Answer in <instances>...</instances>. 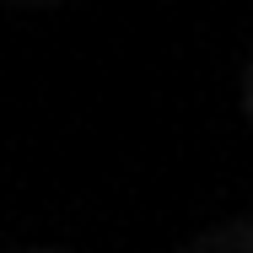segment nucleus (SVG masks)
Here are the masks:
<instances>
[{
  "label": "nucleus",
  "mask_w": 253,
  "mask_h": 253,
  "mask_svg": "<svg viewBox=\"0 0 253 253\" xmlns=\"http://www.w3.org/2000/svg\"><path fill=\"white\" fill-rule=\"evenodd\" d=\"M178 253H253V215L221 221V226H205L200 237H189Z\"/></svg>",
  "instance_id": "1"
},
{
  "label": "nucleus",
  "mask_w": 253,
  "mask_h": 253,
  "mask_svg": "<svg viewBox=\"0 0 253 253\" xmlns=\"http://www.w3.org/2000/svg\"><path fill=\"white\" fill-rule=\"evenodd\" d=\"M243 113H248V124H253V54H248V65H243Z\"/></svg>",
  "instance_id": "2"
},
{
  "label": "nucleus",
  "mask_w": 253,
  "mask_h": 253,
  "mask_svg": "<svg viewBox=\"0 0 253 253\" xmlns=\"http://www.w3.org/2000/svg\"><path fill=\"white\" fill-rule=\"evenodd\" d=\"M22 253H65V248H22Z\"/></svg>",
  "instance_id": "4"
},
{
  "label": "nucleus",
  "mask_w": 253,
  "mask_h": 253,
  "mask_svg": "<svg viewBox=\"0 0 253 253\" xmlns=\"http://www.w3.org/2000/svg\"><path fill=\"white\" fill-rule=\"evenodd\" d=\"M11 5H59V0H11Z\"/></svg>",
  "instance_id": "3"
}]
</instances>
